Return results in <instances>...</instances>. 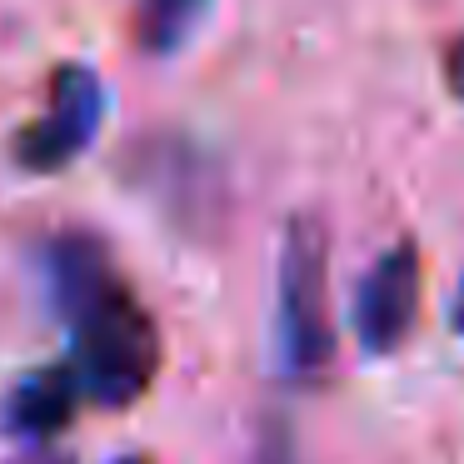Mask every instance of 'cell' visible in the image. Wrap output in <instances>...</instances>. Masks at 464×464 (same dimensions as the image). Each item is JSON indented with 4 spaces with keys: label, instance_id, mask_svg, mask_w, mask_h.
I'll use <instances>...</instances> for the list:
<instances>
[{
    "label": "cell",
    "instance_id": "9",
    "mask_svg": "<svg viewBox=\"0 0 464 464\" xmlns=\"http://www.w3.org/2000/svg\"><path fill=\"white\" fill-rule=\"evenodd\" d=\"M11 464H71V454H55V450H35V454H21Z\"/></svg>",
    "mask_w": 464,
    "mask_h": 464
},
{
    "label": "cell",
    "instance_id": "11",
    "mask_svg": "<svg viewBox=\"0 0 464 464\" xmlns=\"http://www.w3.org/2000/svg\"><path fill=\"white\" fill-rule=\"evenodd\" d=\"M111 464H150V459H140V454H130V459H111Z\"/></svg>",
    "mask_w": 464,
    "mask_h": 464
},
{
    "label": "cell",
    "instance_id": "4",
    "mask_svg": "<svg viewBox=\"0 0 464 464\" xmlns=\"http://www.w3.org/2000/svg\"><path fill=\"white\" fill-rule=\"evenodd\" d=\"M420 250L410 240L390 245L380 260L370 265V275L354 290V334L370 354H394L410 340L414 320H420Z\"/></svg>",
    "mask_w": 464,
    "mask_h": 464
},
{
    "label": "cell",
    "instance_id": "10",
    "mask_svg": "<svg viewBox=\"0 0 464 464\" xmlns=\"http://www.w3.org/2000/svg\"><path fill=\"white\" fill-rule=\"evenodd\" d=\"M450 324H454V334H464V280H459V295H454V310H450Z\"/></svg>",
    "mask_w": 464,
    "mask_h": 464
},
{
    "label": "cell",
    "instance_id": "6",
    "mask_svg": "<svg viewBox=\"0 0 464 464\" xmlns=\"http://www.w3.org/2000/svg\"><path fill=\"white\" fill-rule=\"evenodd\" d=\"M81 400H85V390L75 380V370H35L11 390L5 424L15 434H31V440H51V434H61L75 420Z\"/></svg>",
    "mask_w": 464,
    "mask_h": 464
},
{
    "label": "cell",
    "instance_id": "5",
    "mask_svg": "<svg viewBox=\"0 0 464 464\" xmlns=\"http://www.w3.org/2000/svg\"><path fill=\"white\" fill-rule=\"evenodd\" d=\"M115 285L121 280H115L111 260H105V245L95 235H61L51 245V295L65 320H75L85 304L111 295Z\"/></svg>",
    "mask_w": 464,
    "mask_h": 464
},
{
    "label": "cell",
    "instance_id": "7",
    "mask_svg": "<svg viewBox=\"0 0 464 464\" xmlns=\"http://www.w3.org/2000/svg\"><path fill=\"white\" fill-rule=\"evenodd\" d=\"M205 15V0H140V21H135V35H140L145 51L170 55L185 35L195 31V21Z\"/></svg>",
    "mask_w": 464,
    "mask_h": 464
},
{
    "label": "cell",
    "instance_id": "1",
    "mask_svg": "<svg viewBox=\"0 0 464 464\" xmlns=\"http://www.w3.org/2000/svg\"><path fill=\"white\" fill-rule=\"evenodd\" d=\"M75 330V380H81L85 400L95 404H135L150 390L155 370H160V334L155 320L130 300L125 285H115L111 295H101L95 304H85L71 320Z\"/></svg>",
    "mask_w": 464,
    "mask_h": 464
},
{
    "label": "cell",
    "instance_id": "2",
    "mask_svg": "<svg viewBox=\"0 0 464 464\" xmlns=\"http://www.w3.org/2000/svg\"><path fill=\"white\" fill-rule=\"evenodd\" d=\"M280 364L295 380H314L334 360L330 324V240L324 225L295 215L280 245Z\"/></svg>",
    "mask_w": 464,
    "mask_h": 464
},
{
    "label": "cell",
    "instance_id": "3",
    "mask_svg": "<svg viewBox=\"0 0 464 464\" xmlns=\"http://www.w3.org/2000/svg\"><path fill=\"white\" fill-rule=\"evenodd\" d=\"M101 115H105V91L95 81V71L65 65L51 81V111L35 125H25V135L15 140V160L25 170H61L95 140Z\"/></svg>",
    "mask_w": 464,
    "mask_h": 464
},
{
    "label": "cell",
    "instance_id": "8",
    "mask_svg": "<svg viewBox=\"0 0 464 464\" xmlns=\"http://www.w3.org/2000/svg\"><path fill=\"white\" fill-rule=\"evenodd\" d=\"M444 81H450V91L464 101V41H454L450 55H444Z\"/></svg>",
    "mask_w": 464,
    "mask_h": 464
}]
</instances>
